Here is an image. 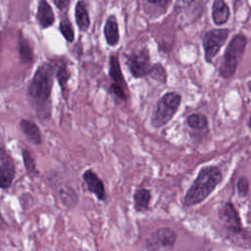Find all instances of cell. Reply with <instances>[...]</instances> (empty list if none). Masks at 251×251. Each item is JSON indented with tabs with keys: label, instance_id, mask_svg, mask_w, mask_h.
<instances>
[{
	"label": "cell",
	"instance_id": "obj_1",
	"mask_svg": "<svg viewBox=\"0 0 251 251\" xmlns=\"http://www.w3.org/2000/svg\"><path fill=\"white\" fill-rule=\"evenodd\" d=\"M55 65L43 62L33 74L26 89V97L35 116L40 121H48L52 115L51 91L54 82Z\"/></svg>",
	"mask_w": 251,
	"mask_h": 251
},
{
	"label": "cell",
	"instance_id": "obj_2",
	"mask_svg": "<svg viewBox=\"0 0 251 251\" xmlns=\"http://www.w3.org/2000/svg\"><path fill=\"white\" fill-rule=\"evenodd\" d=\"M222 179L223 174L219 167H203L184 195V207H192L203 202L220 184Z\"/></svg>",
	"mask_w": 251,
	"mask_h": 251
},
{
	"label": "cell",
	"instance_id": "obj_3",
	"mask_svg": "<svg viewBox=\"0 0 251 251\" xmlns=\"http://www.w3.org/2000/svg\"><path fill=\"white\" fill-rule=\"evenodd\" d=\"M181 103V94L176 91H169L165 93L156 103L150 124L154 128L165 126L176 115Z\"/></svg>",
	"mask_w": 251,
	"mask_h": 251
},
{
	"label": "cell",
	"instance_id": "obj_4",
	"mask_svg": "<svg viewBox=\"0 0 251 251\" xmlns=\"http://www.w3.org/2000/svg\"><path fill=\"white\" fill-rule=\"evenodd\" d=\"M247 38L245 35L238 33L232 37L227 44L222 64L219 68V75L224 78H230L234 75L237 66L243 56Z\"/></svg>",
	"mask_w": 251,
	"mask_h": 251
},
{
	"label": "cell",
	"instance_id": "obj_5",
	"mask_svg": "<svg viewBox=\"0 0 251 251\" xmlns=\"http://www.w3.org/2000/svg\"><path fill=\"white\" fill-rule=\"evenodd\" d=\"M126 65L130 75L135 78L150 76L154 69L149 51L145 47L126 55Z\"/></svg>",
	"mask_w": 251,
	"mask_h": 251
},
{
	"label": "cell",
	"instance_id": "obj_6",
	"mask_svg": "<svg viewBox=\"0 0 251 251\" xmlns=\"http://www.w3.org/2000/svg\"><path fill=\"white\" fill-rule=\"evenodd\" d=\"M229 34L227 28H214L205 32L202 38L204 57L207 63H212Z\"/></svg>",
	"mask_w": 251,
	"mask_h": 251
},
{
	"label": "cell",
	"instance_id": "obj_7",
	"mask_svg": "<svg viewBox=\"0 0 251 251\" xmlns=\"http://www.w3.org/2000/svg\"><path fill=\"white\" fill-rule=\"evenodd\" d=\"M109 76L112 79L110 92L121 101L127 100V83L125 80L119 57L113 54L109 60Z\"/></svg>",
	"mask_w": 251,
	"mask_h": 251
},
{
	"label": "cell",
	"instance_id": "obj_8",
	"mask_svg": "<svg viewBox=\"0 0 251 251\" xmlns=\"http://www.w3.org/2000/svg\"><path fill=\"white\" fill-rule=\"evenodd\" d=\"M177 234L170 227H160L153 231L145 240L144 249L147 250H170L173 249Z\"/></svg>",
	"mask_w": 251,
	"mask_h": 251
},
{
	"label": "cell",
	"instance_id": "obj_9",
	"mask_svg": "<svg viewBox=\"0 0 251 251\" xmlns=\"http://www.w3.org/2000/svg\"><path fill=\"white\" fill-rule=\"evenodd\" d=\"M218 217L224 227L231 234H240L242 226L238 213L231 202H226L219 210Z\"/></svg>",
	"mask_w": 251,
	"mask_h": 251
},
{
	"label": "cell",
	"instance_id": "obj_10",
	"mask_svg": "<svg viewBox=\"0 0 251 251\" xmlns=\"http://www.w3.org/2000/svg\"><path fill=\"white\" fill-rule=\"evenodd\" d=\"M16 176V168L14 161L5 147H1L0 152V186L2 190H7L11 187Z\"/></svg>",
	"mask_w": 251,
	"mask_h": 251
},
{
	"label": "cell",
	"instance_id": "obj_11",
	"mask_svg": "<svg viewBox=\"0 0 251 251\" xmlns=\"http://www.w3.org/2000/svg\"><path fill=\"white\" fill-rule=\"evenodd\" d=\"M82 179L88 191L93 193L99 201H105L107 199L104 182L93 170H85L82 174Z\"/></svg>",
	"mask_w": 251,
	"mask_h": 251
},
{
	"label": "cell",
	"instance_id": "obj_12",
	"mask_svg": "<svg viewBox=\"0 0 251 251\" xmlns=\"http://www.w3.org/2000/svg\"><path fill=\"white\" fill-rule=\"evenodd\" d=\"M35 18L41 28H47L54 24L55 15L53 9L46 0H40L38 2Z\"/></svg>",
	"mask_w": 251,
	"mask_h": 251
},
{
	"label": "cell",
	"instance_id": "obj_13",
	"mask_svg": "<svg viewBox=\"0 0 251 251\" xmlns=\"http://www.w3.org/2000/svg\"><path fill=\"white\" fill-rule=\"evenodd\" d=\"M20 129L31 144L40 145L42 143L41 131L34 122L22 119L20 122Z\"/></svg>",
	"mask_w": 251,
	"mask_h": 251
},
{
	"label": "cell",
	"instance_id": "obj_14",
	"mask_svg": "<svg viewBox=\"0 0 251 251\" xmlns=\"http://www.w3.org/2000/svg\"><path fill=\"white\" fill-rule=\"evenodd\" d=\"M104 37L109 46H116L120 41V30H119V25L117 22V18L115 15H110L106 23L104 25L103 28Z\"/></svg>",
	"mask_w": 251,
	"mask_h": 251
},
{
	"label": "cell",
	"instance_id": "obj_15",
	"mask_svg": "<svg viewBox=\"0 0 251 251\" xmlns=\"http://www.w3.org/2000/svg\"><path fill=\"white\" fill-rule=\"evenodd\" d=\"M230 17V11L225 0H214L212 4V20L216 25H225Z\"/></svg>",
	"mask_w": 251,
	"mask_h": 251
},
{
	"label": "cell",
	"instance_id": "obj_16",
	"mask_svg": "<svg viewBox=\"0 0 251 251\" xmlns=\"http://www.w3.org/2000/svg\"><path fill=\"white\" fill-rule=\"evenodd\" d=\"M75 19L78 29L81 32L87 31L90 26L89 13L86 8V4L83 0H78L75 7Z\"/></svg>",
	"mask_w": 251,
	"mask_h": 251
},
{
	"label": "cell",
	"instance_id": "obj_17",
	"mask_svg": "<svg viewBox=\"0 0 251 251\" xmlns=\"http://www.w3.org/2000/svg\"><path fill=\"white\" fill-rule=\"evenodd\" d=\"M18 53L19 58L22 64L24 65H32L34 62V53L29 41L20 34L19 43H18Z\"/></svg>",
	"mask_w": 251,
	"mask_h": 251
},
{
	"label": "cell",
	"instance_id": "obj_18",
	"mask_svg": "<svg viewBox=\"0 0 251 251\" xmlns=\"http://www.w3.org/2000/svg\"><path fill=\"white\" fill-rule=\"evenodd\" d=\"M151 191L146 188H137L133 193V208L136 212H146L149 210L151 201Z\"/></svg>",
	"mask_w": 251,
	"mask_h": 251
},
{
	"label": "cell",
	"instance_id": "obj_19",
	"mask_svg": "<svg viewBox=\"0 0 251 251\" xmlns=\"http://www.w3.org/2000/svg\"><path fill=\"white\" fill-rule=\"evenodd\" d=\"M55 76L57 78V81L61 87L62 93L64 95V97L67 99V95H68V82L69 79L71 77V73L69 71L68 68V64L67 62L63 59L61 62H59L56 72H55Z\"/></svg>",
	"mask_w": 251,
	"mask_h": 251
},
{
	"label": "cell",
	"instance_id": "obj_20",
	"mask_svg": "<svg viewBox=\"0 0 251 251\" xmlns=\"http://www.w3.org/2000/svg\"><path fill=\"white\" fill-rule=\"evenodd\" d=\"M59 195L62 203L68 207V208H73L76 205L78 198L72 186L64 185L59 189Z\"/></svg>",
	"mask_w": 251,
	"mask_h": 251
},
{
	"label": "cell",
	"instance_id": "obj_21",
	"mask_svg": "<svg viewBox=\"0 0 251 251\" xmlns=\"http://www.w3.org/2000/svg\"><path fill=\"white\" fill-rule=\"evenodd\" d=\"M186 124L194 130H202L208 127V119L203 114L194 113L187 117Z\"/></svg>",
	"mask_w": 251,
	"mask_h": 251
},
{
	"label": "cell",
	"instance_id": "obj_22",
	"mask_svg": "<svg viewBox=\"0 0 251 251\" xmlns=\"http://www.w3.org/2000/svg\"><path fill=\"white\" fill-rule=\"evenodd\" d=\"M22 157H23V162H24V166H25L26 173L31 177L37 176L39 175V171L36 168L35 160H34L33 156L31 155V153L26 148H23L22 149Z\"/></svg>",
	"mask_w": 251,
	"mask_h": 251
},
{
	"label": "cell",
	"instance_id": "obj_23",
	"mask_svg": "<svg viewBox=\"0 0 251 251\" xmlns=\"http://www.w3.org/2000/svg\"><path fill=\"white\" fill-rule=\"evenodd\" d=\"M59 29L68 42H73L75 40V29L68 19H64L60 22Z\"/></svg>",
	"mask_w": 251,
	"mask_h": 251
},
{
	"label": "cell",
	"instance_id": "obj_24",
	"mask_svg": "<svg viewBox=\"0 0 251 251\" xmlns=\"http://www.w3.org/2000/svg\"><path fill=\"white\" fill-rule=\"evenodd\" d=\"M150 77L158 82H160L161 84H166L167 83V78H168V75H167V71L166 69L163 67L162 64L160 63H155L154 64V69L150 75Z\"/></svg>",
	"mask_w": 251,
	"mask_h": 251
},
{
	"label": "cell",
	"instance_id": "obj_25",
	"mask_svg": "<svg viewBox=\"0 0 251 251\" xmlns=\"http://www.w3.org/2000/svg\"><path fill=\"white\" fill-rule=\"evenodd\" d=\"M237 192L240 197H245L249 192V181L245 176H240L236 182Z\"/></svg>",
	"mask_w": 251,
	"mask_h": 251
},
{
	"label": "cell",
	"instance_id": "obj_26",
	"mask_svg": "<svg viewBox=\"0 0 251 251\" xmlns=\"http://www.w3.org/2000/svg\"><path fill=\"white\" fill-rule=\"evenodd\" d=\"M53 2L59 10H63L67 8L70 4V0H53Z\"/></svg>",
	"mask_w": 251,
	"mask_h": 251
},
{
	"label": "cell",
	"instance_id": "obj_27",
	"mask_svg": "<svg viewBox=\"0 0 251 251\" xmlns=\"http://www.w3.org/2000/svg\"><path fill=\"white\" fill-rule=\"evenodd\" d=\"M147 1L153 4H166L168 2V0H147Z\"/></svg>",
	"mask_w": 251,
	"mask_h": 251
},
{
	"label": "cell",
	"instance_id": "obj_28",
	"mask_svg": "<svg viewBox=\"0 0 251 251\" xmlns=\"http://www.w3.org/2000/svg\"><path fill=\"white\" fill-rule=\"evenodd\" d=\"M193 1H194V0H180L181 4H183V5H189V4H191Z\"/></svg>",
	"mask_w": 251,
	"mask_h": 251
},
{
	"label": "cell",
	"instance_id": "obj_29",
	"mask_svg": "<svg viewBox=\"0 0 251 251\" xmlns=\"http://www.w3.org/2000/svg\"><path fill=\"white\" fill-rule=\"evenodd\" d=\"M247 86H248V89H249V91L251 92V80H249V81H248V83H247Z\"/></svg>",
	"mask_w": 251,
	"mask_h": 251
},
{
	"label": "cell",
	"instance_id": "obj_30",
	"mask_svg": "<svg viewBox=\"0 0 251 251\" xmlns=\"http://www.w3.org/2000/svg\"><path fill=\"white\" fill-rule=\"evenodd\" d=\"M248 126L251 128V116H250V119H249V121H248Z\"/></svg>",
	"mask_w": 251,
	"mask_h": 251
}]
</instances>
